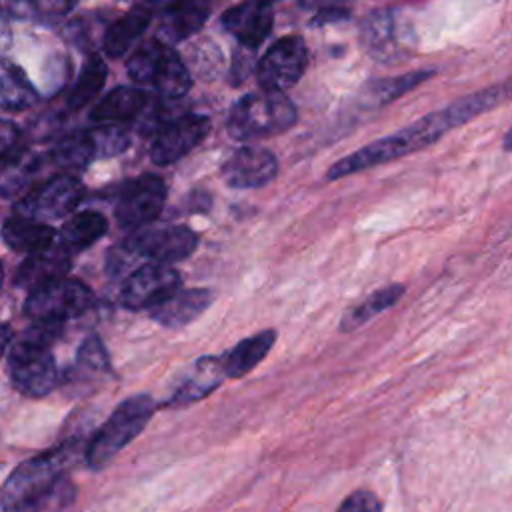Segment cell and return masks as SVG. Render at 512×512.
I'll use <instances>...</instances> for the list:
<instances>
[{"instance_id":"e575fe53","label":"cell","mask_w":512,"mask_h":512,"mask_svg":"<svg viewBox=\"0 0 512 512\" xmlns=\"http://www.w3.org/2000/svg\"><path fill=\"white\" fill-rule=\"evenodd\" d=\"M10 342H12V328L6 326V324H0V358L8 350Z\"/></svg>"},{"instance_id":"7a4b0ae2","label":"cell","mask_w":512,"mask_h":512,"mask_svg":"<svg viewBox=\"0 0 512 512\" xmlns=\"http://www.w3.org/2000/svg\"><path fill=\"white\" fill-rule=\"evenodd\" d=\"M74 440L22 462L0 490L4 510L62 508L72 502L74 490L64 478V468L74 454Z\"/></svg>"},{"instance_id":"44dd1931","label":"cell","mask_w":512,"mask_h":512,"mask_svg":"<svg viewBox=\"0 0 512 512\" xmlns=\"http://www.w3.org/2000/svg\"><path fill=\"white\" fill-rule=\"evenodd\" d=\"M274 342H276V330L272 328L240 340L224 356H220L226 378H242L244 374L252 372L266 358Z\"/></svg>"},{"instance_id":"e0dca14e","label":"cell","mask_w":512,"mask_h":512,"mask_svg":"<svg viewBox=\"0 0 512 512\" xmlns=\"http://www.w3.org/2000/svg\"><path fill=\"white\" fill-rule=\"evenodd\" d=\"M214 300V292L208 288H178L160 304L150 308L152 318L166 328H182L194 322Z\"/></svg>"},{"instance_id":"f546056e","label":"cell","mask_w":512,"mask_h":512,"mask_svg":"<svg viewBox=\"0 0 512 512\" xmlns=\"http://www.w3.org/2000/svg\"><path fill=\"white\" fill-rule=\"evenodd\" d=\"M96 158H110L122 154L130 146V134L116 124H98L86 132Z\"/></svg>"},{"instance_id":"484cf974","label":"cell","mask_w":512,"mask_h":512,"mask_svg":"<svg viewBox=\"0 0 512 512\" xmlns=\"http://www.w3.org/2000/svg\"><path fill=\"white\" fill-rule=\"evenodd\" d=\"M406 288L404 284H388L376 292H372L370 296H366L360 304H356L354 308H350L342 320L338 330L340 332H352L358 326H364L366 322H370L374 316L382 314L384 310L392 308L402 296H404Z\"/></svg>"},{"instance_id":"30bf717a","label":"cell","mask_w":512,"mask_h":512,"mask_svg":"<svg viewBox=\"0 0 512 512\" xmlns=\"http://www.w3.org/2000/svg\"><path fill=\"white\" fill-rule=\"evenodd\" d=\"M166 204V184L156 174H142L130 180L116 202V222L136 230L154 222Z\"/></svg>"},{"instance_id":"4dcf8cb0","label":"cell","mask_w":512,"mask_h":512,"mask_svg":"<svg viewBox=\"0 0 512 512\" xmlns=\"http://www.w3.org/2000/svg\"><path fill=\"white\" fill-rule=\"evenodd\" d=\"M78 368L82 372H100L108 370V354L98 338H88L78 350Z\"/></svg>"},{"instance_id":"2e32d148","label":"cell","mask_w":512,"mask_h":512,"mask_svg":"<svg viewBox=\"0 0 512 512\" xmlns=\"http://www.w3.org/2000/svg\"><path fill=\"white\" fill-rule=\"evenodd\" d=\"M72 266V254L56 240L44 250L26 254L24 262L18 266L14 282L20 288L32 290L44 282L66 276Z\"/></svg>"},{"instance_id":"1f68e13d","label":"cell","mask_w":512,"mask_h":512,"mask_svg":"<svg viewBox=\"0 0 512 512\" xmlns=\"http://www.w3.org/2000/svg\"><path fill=\"white\" fill-rule=\"evenodd\" d=\"M338 510H342V512L344 510H348V512H362V510L376 512V510H382V502L370 490H356L344 502H340Z\"/></svg>"},{"instance_id":"7402d4cb","label":"cell","mask_w":512,"mask_h":512,"mask_svg":"<svg viewBox=\"0 0 512 512\" xmlns=\"http://www.w3.org/2000/svg\"><path fill=\"white\" fill-rule=\"evenodd\" d=\"M146 92L132 86H118L108 92L90 112V120L96 124H118L132 120L146 106Z\"/></svg>"},{"instance_id":"8992f818","label":"cell","mask_w":512,"mask_h":512,"mask_svg":"<svg viewBox=\"0 0 512 512\" xmlns=\"http://www.w3.org/2000/svg\"><path fill=\"white\" fill-rule=\"evenodd\" d=\"M154 414V400L148 394H134L122 400L112 416L100 426L86 448V462L92 470L104 468L130 444Z\"/></svg>"},{"instance_id":"5bb4252c","label":"cell","mask_w":512,"mask_h":512,"mask_svg":"<svg viewBox=\"0 0 512 512\" xmlns=\"http://www.w3.org/2000/svg\"><path fill=\"white\" fill-rule=\"evenodd\" d=\"M278 174L276 156L264 146H240L222 164V178L230 188L252 190L270 184Z\"/></svg>"},{"instance_id":"d6986e66","label":"cell","mask_w":512,"mask_h":512,"mask_svg":"<svg viewBox=\"0 0 512 512\" xmlns=\"http://www.w3.org/2000/svg\"><path fill=\"white\" fill-rule=\"evenodd\" d=\"M2 238L10 250L32 254L54 244L56 230L48 222H40L14 212L2 226Z\"/></svg>"},{"instance_id":"7c38bea8","label":"cell","mask_w":512,"mask_h":512,"mask_svg":"<svg viewBox=\"0 0 512 512\" xmlns=\"http://www.w3.org/2000/svg\"><path fill=\"white\" fill-rule=\"evenodd\" d=\"M180 274L172 264H160V262H144L130 270L122 290L120 300L126 308L142 310V308H154L164 298H168L172 292L180 288Z\"/></svg>"},{"instance_id":"f1b7e54d","label":"cell","mask_w":512,"mask_h":512,"mask_svg":"<svg viewBox=\"0 0 512 512\" xmlns=\"http://www.w3.org/2000/svg\"><path fill=\"white\" fill-rule=\"evenodd\" d=\"M432 74H434L432 70H416V72H408V74H402V76L376 80V82H370V84L366 86L364 96H366L374 106H382V104H388V102L400 98L402 94L410 92L412 88H416L418 84H422L424 80H428Z\"/></svg>"},{"instance_id":"d6a6232c","label":"cell","mask_w":512,"mask_h":512,"mask_svg":"<svg viewBox=\"0 0 512 512\" xmlns=\"http://www.w3.org/2000/svg\"><path fill=\"white\" fill-rule=\"evenodd\" d=\"M18 138H20L18 126L10 120L0 118V160L18 146Z\"/></svg>"},{"instance_id":"4fadbf2b","label":"cell","mask_w":512,"mask_h":512,"mask_svg":"<svg viewBox=\"0 0 512 512\" xmlns=\"http://www.w3.org/2000/svg\"><path fill=\"white\" fill-rule=\"evenodd\" d=\"M308 50L300 36H284L274 42L258 62V82L268 90H288L304 74Z\"/></svg>"},{"instance_id":"ba28073f","label":"cell","mask_w":512,"mask_h":512,"mask_svg":"<svg viewBox=\"0 0 512 512\" xmlns=\"http://www.w3.org/2000/svg\"><path fill=\"white\" fill-rule=\"evenodd\" d=\"M92 300L94 296L84 282L62 276L28 290L24 314L34 322L62 324L84 314Z\"/></svg>"},{"instance_id":"5b68a950","label":"cell","mask_w":512,"mask_h":512,"mask_svg":"<svg viewBox=\"0 0 512 512\" xmlns=\"http://www.w3.org/2000/svg\"><path fill=\"white\" fill-rule=\"evenodd\" d=\"M198 246V236L186 226H142L130 234L122 246L110 252L112 270H134L138 260L176 264L188 258Z\"/></svg>"},{"instance_id":"8d00e7d4","label":"cell","mask_w":512,"mask_h":512,"mask_svg":"<svg viewBox=\"0 0 512 512\" xmlns=\"http://www.w3.org/2000/svg\"><path fill=\"white\" fill-rule=\"evenodd\" d=\"M258 2H262V4H268V6H272L276 0H258Z\"/></svg>"},{"instance_id":"cb8c5ba5","label":"cell","mask_w":512,"mask_h":512,"mask_svg":"<svg viewBox=\"0 0 512 512\" xmlns=\"http://www.w3.org/2000/svg\"><path fill=\"white\" fill-rule=\"evenodd\" d=\"M108 232V220L104 214L94 210H84L68 218L60 230V244L70 252H82L96 244Z\"/></svg>"},{"instance_id":"6da1fadb","label":"cell","mask_w":512,"mask_h":512,"mask_svg":"<svg viewBox=\"0 0 512 512\" xmlns=\"http://www.w3.org/2000/svg\"><path fill=\"white\" fill-rule=\"evenodd\" d=\"M506 86H494L486 88L474 94H468L446 108H440L436 112H430L416 122L404 126L402 130L388 134L380 140H374L360 150L336 160L328 172L326 180H338L344 176H352L356 172H364L368 168L398 160L402 156L414 154L426 146H432L438 142L446 132L470 122L472 118L488 112L490 108L498 106L508 96Z\"/></svg>"},{"instance_id":"52a82bcc","label":"cell","mask_w":512,"mask_h":512,"mask_svg":"<svg viewBox=\"0 0 512 512\" xmlns=\"http://www.w3.org/2000/svg\"><path fill=\"white\" fill-rule=\"evenodd\" d=\"M126 68L136 84L150 86L164 98H182L192 86L186 64L164 40H148L138 46Z\"/></svg>"},{"instance_id":"277c9868","label":"cell","mask_w":512,"mask_h":512,"mask_svg":"<svg viewBox=\"0 0 512 512\" xmlns=\"http://www.w3.org/2000/svg\"><path fill=\"white\" fill-rule=\"evenodd\" d=\"M298 120L294 102L280 90H256L242 96L228 114V134L238 142H256L290 130Z\"/></svg>"},{"instance_id":"9c48e42d","label":"cell","mask_w":512,"mask_h":512,"mask_svg":"<svg viewBox=\"0 0 512 512\" xmlns=\"http://www.w3.org/2000/svg\"><path fill=\"white\" fill-rule=\"evenodd\" d=\"M82 196V182L70 172H62L34 186L24 198L16 202L14 212L50 224L68 216L80 204Z\"/></svg>"},{"instance_id":"ac0fdd59","label":"cell","mask_w":512,"mask_h":512,"mask_svg":"<svg viewBox=\"0 0 512 512\" xmlns=\"http://www.w3.org/2000/svg\"><path fill=\"white\" fill-rule=\"evenodd\" d=\"M224 378H226V372H224L222 360L216 356H204L194 362L188 376L182 380V384L170 396L168 406L170 408L190 406V404L206 398L210 392H214L222 384Z\"/></svg>"},{"instance_id":"4316f807","label":"cell","mask_w":512,"mask_h":512,"mask_svg":"<svg viewBox=\"0 0 512 512\" xmlns=\"http://www.w3.org/2000/svg\"><path fill=\"white\" fill-rule=\"evenodd\" d=\"M40 170V158L26 148L16 146L0 160V194L10 196L24 190Z\"/></svg>"},{"instance_id":"83f0119b","label":"cell","mask_w":512,"mask_h":512,"mask_svg":"<svg viewBox=\"0 0 512 512\" xmlns=\"http://www.w3.org/2000/svg\"><path fill=\"white\" fill-rule=\"evenodd\" d=\"M106 72H108L106 64L100 56H96V54L88 56L74 88L68 94V108L70 110H80L86 104H90L98 96V92L102 90V86L106 82Z\"/></svg>"},{"instance_id":"d4e9b609","label":"cell","mask_w":512,"mask_h":512,"mask_svg":"<svg viewBox=\"0 0 512 512\" xmlns=\"http://www.w3.org/2000/svg\"><path fill=\"white\" fill-rule=\"evenodd\" d=\"M38 100V92L20 66L0 56V108L24 110Z\"/></svg>"},{"instance_id":"603a6c76","label":"cell","mask_w":512,"mask_h":512,"mask_svg":"<svg viewBox=\"0 0 512 512\" xmlns=\"http://www.w3.org/2000/svg\"><path fill=\"white\" fill-rule=\"evenodd\" d=\"M152 14L144 4H136L128 14L112 22L104 34V52L112 58L124 56L148 28Z\"/></svg>"},{"instance_id":"ffe728a7","label":"cell","mask_w":512,"mask_h":512,"mask_svg":"<svg viewBox=\"0 0 512 512\" xmlns=\"http://www.w3.org/2000/svg\"><path fill=\"white\" fill-rule=\"evenodd\" d=\"M208 6L202 0H174L160 10V36L164 42H178L202 28Z\"/></svg>"},{"instance_id":"3957f363","label":"cell","mask_w":512,"mask_h":512,"mask_svg":"<svg viewBox=\"0 0 512 512\" xmlns=\"http://www.w3.org/2000/svg\"><path fill=\"white\" fill-rule=\"evenodd\" d=\"M16 340L8 354V372L14 388L30 398H42L58 384V368L50 344L60 324H44Z\"/></svg>"},{"instance_id":"836d02e7","label":"cell","mask_w":512,"mask_h":512,"mask_svg":"<svg viewBox=\"0 0 512 512\" xmlns=\"http://www.w3.org/2000/svg\"><path fill=\"white\" fill-rule=\"evenodd\" d=\"M10 16H12V12H10L6 0H0V50L10 46V38H12Z\"/></svg>"},{"instance_id":"8fae6325","label":"cell","mask_w":512,"mask_h":512,"mask_svg":"<svg viewBox=\"0 0 512 512\" xmlns=\"http://www.w3.org/2000/svg\"><path fill=\"white\" fill-rule=\"evenodd\" d=\"M210 132V120L202 114H182L162 122L150 146V158L168 166L190 154Z\"/></svg>"},{"instance_id":"9a60e30c","label":"cell","mask_w":512,"mask_h":512,"mask_svg":"<svg viewBox=\"0 0 512 512\" xmlns=\"http://www.w3.org/2000/svg\"><path fill=\"white\" fill-rule=\"evenodd\" d=\"M222 26L242 46L256 48L272 30V8L258 0H246L224 12Z\"/></svg>"},{"instance_id":"d590c367","label":"cell","mask_w":512,"mask_h":512,"mask_svg":"<svg viewBox=\"0 0 512 512\" xmlns=\"http://www.w3.org/2000/svg\"><path fill=\"white\" fill-rule=\"evenodd\" d=\"M174 0H138V4H144L146 8H150L152 12L154 10H162V8H166L168 4H172Z\"/></svg>"},{"instance_id":"74e56055","label":"cell","mask_w":512,"mask_h":512,"mask_svg":"<svg viewBox=\"0 0 512 512\" xmlns=\"http://www.w3.org/2000/svg\"><path fill=\"white\" fill-rule=\"evenodd\" d=\"M0 288H2V264H0Z\"/></svg>"}]
</instances>
